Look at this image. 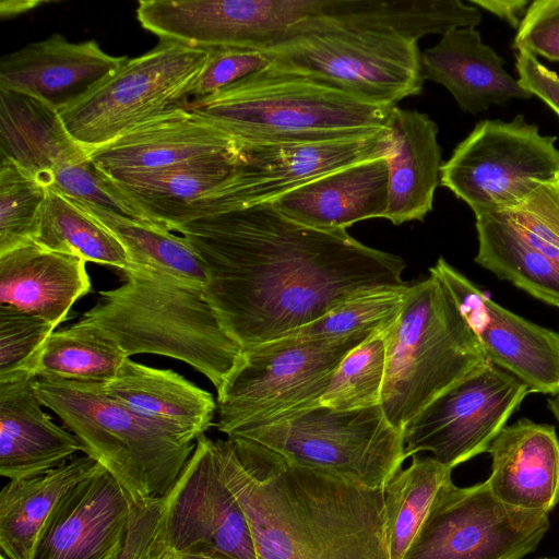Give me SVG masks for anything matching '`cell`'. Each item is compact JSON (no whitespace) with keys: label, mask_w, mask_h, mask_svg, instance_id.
Listing matches in <instances>:
<instances>
[{"label":"cell","mask_w":559,"mask_h":559,"mask_svg":"<svg viewBox=\"0 0 559 559\" xmlns=\"http://www.w3.org/2000/svg\"><path fill=\"white\" fill-rule=\"evenodd\" d=\"M104 391L134 412L174 427L192 439L213 425L217 403L212 393L181 374L127 357Z\"/></svg>","instance_id":"83f0119b"},{"label":"cell","mask_w":559,"mask_h":559,"mask_svg":"<svg viewBox=\"0 0 559 559\" xmlns=\"http://www.w3.org/2000/svg\"><path fill=\"white\" fill-rule=\"evenodd\" d=\"M496 215L527 243L559 261V179L538 187L519 206Z\"/></svg>","instance_id":"74e56055"},{"label":"cell","mask_w":559,"mask_h":559,"mask_svg":"<svg viewBox=\"0 0 559 559\" xmlns=\"http://www.w3.org/2000/svg\"><path fill=\"white\" fill-rule=\"evenodd\" d=\"M39 246L86 262L129 269L127 252L117 237L75 200L47 191L38 234Z\"/></svg>","instance_id":"d6a6232c"},{"label":"cell","mask_w":559,"mask_h":559,"mask_svg":"<svg viewBox=\"0 0 559 559\" xmlns=\"http://www.w3.org/2000/svg\"><path fill=\"white\" fill-rule=\"evenodd\" d=\"M474 261L498 278L534 298L559 308V261L527 243L496 215L475 217Z\"/></svg>","instance_id":"f546056e"},{"label":"cell","mask_w":559,"mask_h":559,"mask_svg":"<svg viewBox=\"0 0 559 559\" xmlns=\"http://www.w3.org/2000/svg\"><path fill=\"white\" fill-rule=\"evenodd\" d=\"M518 80L533 96L559 117V75L531 52L520 50L515 58Z\"/></svg>","instance_id":"7bdbcfd3"},{"label":"cell","mask_w":559,"mask_h":559,"mask_svg":"<svg viewBox=\"0 0 559 559\" xmlns=\"http://www.w3.org/2000/svg\"><path fill=\"white\" fill-rule=\"evenodd\" d=\"M0 559H8L4 555H1Z\"/></svg>","instance_id":"c3c4849f"},{"label":"cell","mask_w":559,"mask_h":559,"mask_svg":"<svg viewBox=\"0 0 559 559\" xmlns=\"http://www.w3.org/2000/svg\"><path fill=\"white\" fill-rule=\"evenodd\" d=\"M408 287H378L356 293L321 318L285 337L335 338L378 331L395 321L405 302Z\"/></svg>","instance_id":"d590c367"},{"label":"cell","mask_w":559,"mask_h":559,"mask_svg":"<svg viewBox=\"0 0 559 559\" xmlns=\"http://www.w3.org/2000/svg\"><path fill=\"white\" fill-rule=\"evenodd\" d=\"M156 539V538H155ZM144 559H215L203 556L182 555L171 551L154 542Z\"/></svg>","instance_id":"f6af8a7d"},{"label":"cell","mask_w":559,"mask_h":559,"mask_svg":"<svg viewBox=\"0 0 559 559\" xmlns=\"http://www.w3.org/2000/svg\"><path fill=\"white\" fill-rule=\"evenodd\" d=\"M206 49L207 60L191 86L189 100L214 95L271 63L269 56L260 50L233 47Z\"/></svg>","instance_id":"ab89813d"},{"label":"cell","mask_w":559,"mask_h":559,"mask_svg":"<svg viewBox=\"0 0 559 559\" xmlns=\"http://www.w3.org/2000/svg\"><path fill=\"white\" fill-rule=\"evenodd\" d=\"M126 358L116 341L80 320L52 332L27 373L36 378L106 383L116 376Z\"/></svg>","instance_id":"1f68e13d"},{"label":"cell","mask_w":559,"mask_h":559,"mask_svg":"<svg viewBox=\"0 0 559 559\" xmlns=\"http://www.w3.org/2000/svg\"><path fill=\"white\" fill-rule=\"evenodd\" d=\"M328 0H141V26L194 48L269 51L316 28Z\"/></svg>","instance_id":"7c38bea8"},{"label":"cell","mask_w":559,"mask_h":559,"mask_svg":"<svg viewBox=\"0 0 559 559\" xmlns=\"http://www.w3.org/2000/svg\"><path fill=\"white\" fill-rule=\"evenodd\" d=\"M257 559H390L382 488L297 464L248 439L215 440Z\"/></svg>","instance_id":"7a4b0ae2"},{"label":"cell","mask_w":559,"mask_h":559,"mask_svg":"<svg viewBox=\"0 0 559 559\" xmlns=\"http://www.w3.org/2000/svg\"><path fill=\"white\" fill-rule=\"evenodd\" d=\"M202 261L205 299L243 349L285 337L349 296L407 285L404 260L346 230H321L271 202L178 226Z\"/></svg>","instance_id":"6da1fadb"},{"label":"cell","mask_w":559,"mask_h":559,"mask_svg":"<svg viewBox=\"0 0 559 559\" xmlns=\"http://www.w3.org/2000/svg\"><path fill=\"white\" fill-rule=\"evenodd\" d=\"M75 201L117 237L127 252L129 269L153 272L204 289L206 275L202 261L185 237L97 204Z\"/></svg>","instance_id":"4dcf8cb0"},{"label":"cell","mask_w":559,"mask_h":559,"mask_svg":"<svg viewBox=\"0 0 559 559\" xmlns=\"http://www.w3.org/2000/svg\"><path fill=\"white\" fill-rule=\"evenodd\" d=\"M547 403L559 406V392L547 400Z\"/></svg>","instance_id":"7dc6e473"},{"label":"cell","mask_w":559,"mask_h":559,"mask_svg":"<svg viewBox=\"0 0 559 559\" xmlns=\"http://www.w3.org/2000/svg\"><path fill=\"white\" fill-rule=\"evenodd\" d=\"M0 159H9L47 189L135 218L127 202L91 163L87 151L47 104L0 88Z\"/></svg>","instance_id":"5bb4252c"},{"label":"cell","mask_w":559,"mask_h":559,"mask_svg":"<svg viewBox=\"0 0 559 559\" xmlns=\"http://www.w3.org/2000/svg\"><path fill=\"white\" fill-rule=\"evenodd\" d=\"M271 203L294 222L321 230H346L361 221L385 218L388 158L378 157L333 171Z\"/></svg>","instance_id":"603a6c76"},{"label":"cell","mask_w":559,"mask_h":559,"mask_svg":"<svg viewBox=\"0 0 559 559\" xmlns=\"http://www.w3.org/2000/svg\"><path fill=\"white\" fill-rule=\"evenodd\" d=\"M429 273L448 288L491 365L516 377L531 393L559 392V332L495 302L442 257Z\"/></svg>","instance_id":"e0dca14e"},{"label":"cell","mask_w":559,"mask_h":559,"mask_svg":"<svg viewBox=\"0 0 559 559\" xmlns=\"http://www.w3.org/2000/svg\"><path fill=\"white\" fill-rule=\"evenodd\" d=\"M229 438L251 440L368 488H383L407 459L403 432L380 405L347 411L318 405Z\"/></svg>","instance_id":"9c48e42d"},{"label":"cell","mask_w":559,"mask_h":559,"mask_svg":"<svg viewBox=\"0 0 559 559\" xmlns=\"http://www.w3.org/2000/svg\"><path fill=\"white\" fill-rule=\"evenodd\" d=\"M48 189L9 159H0V254L36 238Z\"/></svg>","instance_id":"8d00e7d4"},{"label":"cell","mask_w":559,"mask_h":559,"mask_svg":"<svg viewBox=\"0 0 559 559\" xmlns=\"http://www.w3.org/2000/svg\"><path fill=\"white\" fill-rule=\"evenodd\" d=\"M55 329L39 317L0 305V381L27 373Z\"/></svg>","instance_id":"f35d334b"},{"label":"cell","mask_w":559,"mask_h":559,"mask_svg":"<svg viewBox=\"0 0 559 559\" xmlns=\"http://www.w3.org/2000/svg\"><path fill=\"white\" fill-rule=\"evenodd\" d=\"M35 376L0 381V474L10 480L46 473L83 448L43 411Z\"/></svg>","instance_id":"d4e9b609"},{"label":"cell","mask_w":559,"mask_h":559,"mask_svg":"<svg viewBox=\"0 0 559 559\" xmlns=\"http://www.w3.org/2000/svg\"><path fill=\"white\" fill-rule=\"evenodd\" d=\"M389 154L386 129L333 139L242 144L235 180L236 209L272 202L317 178Z\"/></svg>","instance_id":"ac0fdd59"},{"label":"cell","mask_w":559,"mask_h":559,"mask_svg":"<svg viewBox=\"0 0 559 559\" xmlns=\"http://www.w3.org/2000/svg\"><path fill=\"white\" fill-rule=\"evenodd\" d=\"M528 394L525 383L490 364L448 390L405 426L406 456L430 452L453 469L487 453Z\"/></svg>","instance_id":"9a60e30c"},{"label":"cell","mask_w":559,"mask_h":559,"mask_svg":"<svg viewBox=\"0 0 559 559\" xmlns=\"http://www.w3.org/2000/svg\"><path fill=\"white\" fill-rule=\"evenodd\" d=\"M469 4L485 10L518 29L531 2L530 0H468Z\"/></svg>","instance_id":"ee69618b"},{"label":"cell","mask_w":559,"mask_h":559,"mask_svg":"<svg viewBox=\"0 0 559 559\" xmlns=\"http://www.w3.org/2000/svg\"><path fill=\"white\" fill-rule=\"evenodd\" d=\"M120 286L99 292L81 321L117 342L127 357L155 354L183 361L221 390L242 355L203 290L144 271H122Z\"/></svg>","instance_id":"3957f363"},{"label":"cell","mask_w":559,"mask_h":559,"mask_svg":"<svg viewBox=\"0 0 559 559\" xmlns=\"http://www.w3.org/2000/svg\"><path fill=\"white\" fill-rule=\"evenodd\" d=\"M490 362L453 297L433 274L408 287L386 328L384 415L403 432L430 403Z\"/></svg>","instance_id":"8992f818"},{"label":"cell","mask_w":559,"mask_h":559,"mask_svg":"<svg viewBox=\"0 0 559 559\" xmlns=\"http://www.w3.org/2000/svg\"><path fill=\"white\" fill-rule=\"evenodd\" d=\"M372 333L287 336L243 349L217 391V429L229 438L318 406L341 361Z\"/></svg>","instance_id":"52a82bcc"},{"label":"cell","mask_w":559,"mask_h":559,"mask_svg":"<svg viewBox=\"0 0 559 559\" xmlns=\"http://www.w3.org/2000/svg\"><path fill=\"white\" fill-rule=\"evenodd\" d=\"M503 58L473 26L451 28L421 52L425 80L442 85L462 111L478 115L492 105L533 95L504 68Z\"/></svg>","instance_id":"cb8c5ba5"},{"label":"cell","mask_w":559,"mask_h":559,"mask_svg":"<svg viewBox=\"0 0 559 559\" xmlns=\"http://www.w3.org/2000/svg\"><path fill=\"white\" fill-rule=\"evenodd\" d=\"M550 527L549 513L501 502L487 481L440 486L403 559H521Z\"/></svg>","instance_id":"4fadbf2b"},{"label":"cell","mask_w":559,"mask_h":559,"mask_svg":"<svg viewBox=\"0 0 559 559\" xmlns=\"http://www.w3.org/2000/svg\"><path fill=\"white\" fill-rule=\"evenodd\" d=\"M165 499L147 504H133L128 537L118 559H144L157 536Z\"/></svg>","instance_id":"b9f144b4"},{"label":"cell","mask_w":559,"mask_h":559,"mask_svg":"<svg viewBox=\"0 0 559 559\" xmlns=\"http://www.w3.org/2000/svg\"><path fill=\"white\" fill-rule=\"evenodd\" d=\"M155 543L182 555L257 559L247 518L221 475L215 440L205 435L165 499Z\"/></svg>","instance_id":"2e32d148"},{"label":"cell","mask_w":559,"mask_h":559,"mask_svg":"<svg viewBox=\"0 0 559 559\" xmlns=\"http://www.w3.org/2000/svg\"><path fill=\"white\" fill-rule=\"evenodd\" d=\"M86 261L35 241L0 254V305L39 317L56 328L91 292Z\"/></svg>","instance_id":"484cf974"},{"label":"cell","mask_w":559,"mask_h":559,"mask_svg":"<svg viewBox=\"0 0 559 559\" xmlns=\"http://www.w3.org/2000/svg\"><path fill=\"white\" fill-rule=\"evenodd\" d=\"M209 49L175 41L127 59L84 99L60 112L61 120L87 153L189 102Z\"/></svg>","instance_id":"8fae6325"},{"label":"cell","mask_w":559,"mask_h":559,"mask_svg":"<svg viewBox=\"0 0 559 559\" xmlns=\"http://www.w3.org/2000/svg\"><path fill=\"white\" fill-rule=\"evenodd\" d=\"M389 204L385 219L393 225L424 221L433 210L442 166L438 124L427 115L397 106L391 108Z\"/></svg>","instance_id":"4316f807"},{"label":"cell","mask_w":559,"mask_h":559,"mask_svg":"<svg viewBox=\"0 0 559 559\" xmlns=\"http://www.w3.org/2000/svg\"><path fill=\"white\" fill-rule=\"evenodd\" d=\"M452 469L432 456H414L385 484L383 501L390 559H403L418 534L430 506Z\"/></svg>","instance_id":"836d02e7"},{"label":"cell","mask_w":559,"mask_h":559,"mask_svg":"<svg viewBox=\"0 0 559 559\" xmlns=\"http://www.w3.org/2000/svg\"><path fill=\"white\" fill-rule=\"evenodd\" d=\"M239 153L240 145L231 136L182 107L134 128L88 157L103 174H133Z\"/></svg>","instance_id":"44dd1931"},{"label":"cell","mask_w":559,"mask_h":559,"mask_svg":"<svg viewBox=\"0 0 559 559\" xmlns=\"http://www.w3.org/2000/svg\"><path fill=\"white\" fill-rule=\"evenodd\" d=\"M127 57L105 52L95 40L72 43L52 34L0 60V88L34 97L59 114L108 80Z\"/></svg>","instance_id":"ffe728a7"},{"label":"cell","mask_w":559,"mask_h":559,"mask_svg":"<svg viewBox=\"0 0 559 559\" xmlns=\"http://www.w3.org/2000/svg\"><path fill=\"white\" fill-rule=\"evenodd\" d=\"M39 1H2L1 2V16H12L26 12L27 10L39 4Z\"/></svg>","instance_id":"bcb514c9"},{"label":"cell","mask_w":559,"mask_h":559,"mask_svg":"<svg viewBox=\"0 0 559 559\" xmlns=\"http://www.w3.org/2000/svg\"><path fill=\"white\" fill-rule=\"evenodd\" d=\"M186 108L242 145L374 133L392 107L269 64Z\"/></svg>","instance_id":"5b68a950"},{"label":"cell","mask_w":559,"mask_h":559,"mask_svg":"<svg viewBox=\"0 0 559 559\" xmlns=\"http://www.w3.org/2000/svg\"><path fill=\"white\" fill-rule=\"evenodd\" d=\"M97 462L71 459L46 473L10 480L0 493V547L8 559H31L39 532L61 497Z\"/></svg>","instance_id":"f1b7e54d"},{"label":"cell","mask_w":559,"mask_h":559,"mask_svg":"<svg viewBox=\"0 0 559 559\" xmlns=\"http://www.w3.org/2000/svg\"><path fill=\"white\" fill-rule=\"evenodd\" d=\"M132 509L124 488L97 463L55 506L31 559H118Z\"/></svg>","instance_id":"d6986e66"},{"label":"cell","mask_w":559,"mask_h":559,"mask_svg":"<svg viewBox=\"0 0 559 559\" xmlns=\"http://www.w3.org/2000/svg\"><path fill=\"white\" fill-rule=\"evenodd\" d=\"M36 392L135 506L166 498L194 451L197 440L134 412L102 383L37 378Z\"/></svg>","instance_id":"277c9868"},{"label":"cell","mask_w":559,"mask_h":559,"mask_svg":"<svg viewBox=\"0 0 559 559\" xmlns=\"http://www.w3.org/2000/svg\"><path fill=\"white\" fill-rule=\"evenodd\" d=\"M265 53L278 69L380 106L421 94L425 82L418 40L392 29L326 21Z\"/></svg>","instance_id":"ba28073f"},{"label":"cell","mask_w":559,"mask_h":559,"mask_svg":"<svg viewBox=\"0 0 559 559\" xmlns=\"http://www.w3.org/2000/svg\"><path fill=\"white\" fill-rule=\"evenodd\" d=\"M513 48L559 62V0L531 2L516 29Z\"/></svg>","instance_id":"60d3db41"},{"label":"cell","mask_w":559,"mask_h":559,"mask_svg":"<svg viewBox=\"0 0 559 559\" xmlns=\"http://www.w3.org/2000/svg\"><path fill=\"white\" fill-rule=\"evenodd\" d=\"M388 326L373 332L344 357L319 405L340 411L380 405Z\"/></svg>","instance_id":"e575fe53"},{"label":"cell","mask_w":559,"mask_h":559,"mask_svg":"<svg viewBox=\"0 0 559 559\" xmlns=\"http://www.w3.org/2000/svg\"><path fill=\"white\" fill-rule=\"evenodd\" d=\"M544 559H548V558H544Z\"/></svg>","instance_id":"681fc988"},{"label":"cell","mask_w":559,"mask_h":559,"mask_svg":"<svg viewBox=\"0 0 559 559\" xmlns=\"http://www.w3.org/2000/svg\"><path fill=\"white\" fill-rule=\"evenodd\" d=\"M556 140L523 115L509 121L481 120L442 164L440 185L475 217L509 211L542 185L559 179Z\"/></svg>","instance_id":"30bf717a"},{"label":"cell","mask_w":559,"mask_h":559,"mask_svg":"<svg viewBox=\"0 0 559 559\" xmlns=\"http://www.w3.org/2000/svg\"><path fill=\"white\" fill-rule=\"evenodd\" d=\"M491 473L486 479L503 503L550 513L559 502V440L552 425L520 418L489 445Z\"/></svg>","instance_id":"7402d4cb"}]
</instances>
